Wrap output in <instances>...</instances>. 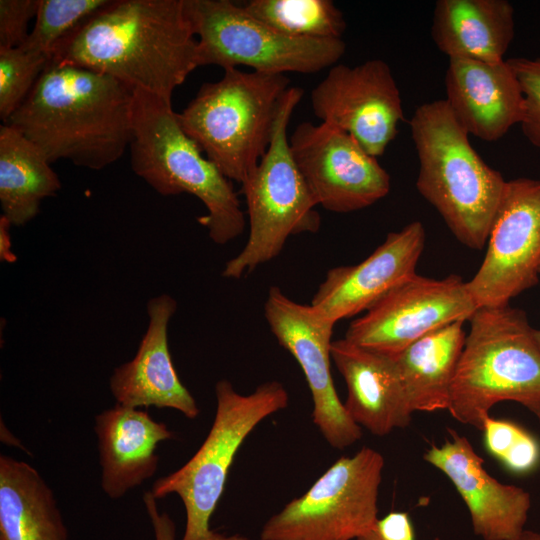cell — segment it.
Here are the masks:
<instances>
[{"mask_svg":"<svg viewBox=\"0 0 540 540\" xmlns=\"http://www.w3.org/2000/svg\"><path fill=\"white\" fill-rule=\"evenodd\" d=\"M184 0H111L52 51L51 61L109 75L172 103L199 67Z\"/></svg>","mask_w":540,"mask_h":540,"instance_id":"6da1fadb","label":"cell"},{"mask_svg":"<svg viewBox=\"0 0 540 540\" xmlns=\"http://www.w3.org/2000/svg\"><path fill=\"white\" fill-rule=\"evenodd\" d=\"M134 89L103 73L50 60L5 124L60 159L93 170L122 157L132 138Z\"/></svg>","mask_w":540,"mask_h":540,"instance_id":"7a4b0ae2","label":"cell"},{"mask_svg":"<svg viewBox=\"0 0 540 540\" xmlns=\"http://www.w3.org/2000/svg\"><path fill=\"white\" fill-rule=\"evenodd\" d=\"M410 128L419 159L417 190L460 243L482 249L507 180L474 150L445 99L420 105Z\"/></svg>","mask_w":540,"mask_h":540,"instance_id":"3957f363","label":"cell"},{"mask_svg":"<svg viewBox=\"0 0 540 540\" xmlns=\"http://www.w3.org/2000/svg\"><path fill=\"white\" fill-rule=\"evenodd\" d=\"M130 163L134 173L162 196L189 193L206 207L198 219L210 239L224 245L245 228L232 181L182 130L172 103L134 89Z\"/></svg>","mask_w":540,"mask_h":540,"instance_id":"277c9868","label":"cell"},{"mask_svg":"<svg viewBox=\"0 0 540 540\" xmlns=\"http://www.w3.org/2000/svg\"><path fill=\"white\" fill-rule=\"evenodd\" d=\"M452 383L450 415L482 431L491 408L513 401L540 423V349L526 313L509 304L479 307L468 320Z\"/></svg>","mask_w":540,"mask_h":540,"instance_id":"5b68a950","label":"cell"},{"mask_svg":"<svg viewBox=\"0 0 540 540\" xmlns=\"http://www.w3.org/2000/svg\"><path fill=\"white\" fill-rule=\"evenodd\" d=\"M289 82L285 74L225 69L220 80L202 84L178 122L227 178L242 184L269 146Z\"/></svg>","mask_w":540,"mask_h":540,"instance_id":"8992f818","label":"cell"},{"mask_svg":"<svg viewBox=\"0 0 540 540\" xmlns=\"http://www.w3.org/2000/svg\"><path fill=\"white\" fill-rule=\"evenodd\" d=\"M215 395V418L198 451L180 469L157 479L151 489L156 499L176 494L182 500L186 524L181 540H248L215 532L210 519L244 440L261 421L289 403L288 392L278 381L262 383L243 395L222 379L215 385Z\"/></svg>","mask_w":540,"mask_h":540,"instance_id":"52a82bcc","label":"cell"},{"mask_svg":"<svg viewBox=\"0 0 540 540\" xmlns=\"http://www.w3.org/2000/svg\"><path fill=\"white\" fill-rule=\"evenodd\" d=\"M303 90L289 87L282 97L269 146L241 184L249 218V235L243 249L228 260L222 276L239 279L271 261L289 236L315 232L320 217L314 199L290 150L287 128L301 101Z\"/></svg>","mask_w":540,"mask_h":540,"instance_id":"ba28073f","label":"cell"},{"mask_svg":"<svg viewBox=\"0 0 540 540\" xmlns=\"http://www.w3.org/2000/svg\"><path fill=\"white\" fill-rule=\"evenodd\" d=\"M198 42V65L224 70L248 66L256 72L315 73L343 56V39L294 38L283 35L229 0H184Z\"/></svg>","mask_w":540,"mask_h":540,"instance_id":"9c48e42d","label":"cell"},{"mask_svg":"<svg viewBox=\"0 0 540 540\" xmlns=\"http://www.w3.org/2000/svg\"><path fill=\"white\" fill-rule=\"evenodd\" d=\"M384 457L364 446L335 461L263 525L260 540H356L378 520Z\"/></svg>","mask_w":540,"mask_h":540,"instance_id":"30bf717a","label":"cell"},{"mask_svg":"<svg viewBox=\"0 0 540 540\" xmlns=\"http://www.w3.org/2000/svg\"><path fill=\"white\" fill-rule=\"evenodd\" d=\"M540 180L506 185L490 228L487 251L467 288L477 307H498L536 286L540 275Z\"/></svg>","mask_w":540,"mask_h":540,"instance_id":"8fae6325","label":"cell"},{"mask_svg":"<svg viewBox=\"0 0 540 540\" xmlns=\"http://www.w3.org/2000/svg\"><path fill=\"white\" fill-rule=\"evenodd\" d=\"M477 308L460 276L435 279L415 274L353 320L344 338L394 357L441 327L469 320Z\"/></svg>","mask_w":540,"mask_h":540,"instance_id":"7c38bea8","label":"cell"},{"mask_svg":"<svg viewBox=\"0 0 540 540\" xmlns=\"http://www.w3.org/2000/svg\"><path fill=\"white\" fill-rule=\"evenodd\" d=\"M292 156L317 204L335 213L369 207L391 186L388 172L348 133L321 122L298 124Z\"/></svg>","mask_w":540,"mask_h":540,"instance_id":"4fadbf2b","label":"cell"},{"mask_svg":"<svg viewBox=\"0 0 540 540\" xmlns=\"http://www.w3.org/2000/svg\"><path fill=\"white\" fill-rule=\"evenodd\" d=\"M264 316L278 343L299 363L313 399V423L328 444L343 450L362 437L336 392L331 375L335 323L311 305L300 304L277 286L270 287Z\"/></svg>","mask_w":540,"mask_h":540,"instance_id":"5bb4252c","label":"cell"},{"mask_svg":"<svg viewBox=\"0 0 540 540\" xmlns=\"http://www.w3.org/2000/svg\"><path fill=\"white\" fill-rule=\"evenodd\" d=\"M315 116L352 136L371 156H381L403 120L400 91L389 65L371 59L338 64L311 92Z\"/></svg>","mask_w":540,"mask_h":540,"instance_id":"9a60e30c","label":"cell"},{"mask_svg":"<svg viewBox=\"0 0 540 540\" xmlns=\"http://www.w3.org/2000/svg\"><path fill=\"white\" fill-rule=\"evenodd\" d=\"M450 438L431 444L423 460L441 471L465 503L473 532L483 540H517L526 530L530 494L503 484L484 468L467 437L447 428Z\"/></svg>","mask_w":540,"mask_h":540,"instance_id":"2e32d148","label":"cell"},{"mask_svg":"<svg viewBox=\"0 0 540 540\" xmlns=\"http://www.w3.org/2000/svg\"><path fill=\"white\" fill-rule=\"evenodd\" d=\"M425 229L413 221L391 232L362 262L330 269L311 306L333 323L367 311L414 276L425 246Z\"/></svg>","mask_w":540,"mask_h":540,"instance_id":"e0dca14e","label":"cell"},{"mask_svg":"<svg viewBox=\"0 0 540 540\" xmlns=\"http://www.w3.org/2000/svg\"><path fill=\"white\" fill-rule=\"evenodd\" d=\"M176 300L161 294L147 302V330L134 358L113 371L109 380L117 404L124 407L170 408L195 419L200 409L174 368L168 347V324Z\"/></svg>","mask_w":540,"mask_h":540,"instance_id":"ac0fdd59","label":"cell"},{"mask_svg":"<svg viewBox=\"0 0 540 540\" xmlns=\"http://www.w3.org/2000/svg\"><path fill=\"white\" fill-rule=\"evenodd\" d=\"M445 88V101L457 121L483 141L499 140L523 120V93L507 60L449 59Z\"/></svg>","mask_w":540,"mask_h":540,"instance_id":"d6986e66","label":"cell"},{"mask_svg":"<svg viewBox=\"0 0 540 540\" xmlns=\"http://www.w3.org/2000/svg\"><path fill=\"white\" fill-rule=\"evenodd\" d=\"M331 359L345 380L344 407L356 424L377 436L410 424L413 412L394 357L343 338L332 341Z\"/></svg>","mask_w":540,"mask_h":540,"instance_id":"ffe728a7","label":"cell"},{"mask_svg":"<svg viewBox=\"0 0 540 540\" xmlns=\"http://www.w3.org/2000/svg\"><path fill=\"white\" fill-rule=\"evenodd\" d=\"M101 486L111 499L151 478L158 467V444L175 438L164 422L145 410L116 403L95 417Z\"/></svg>","mask_w":540,"mask_h":540,"instance_id":"44dd1931","label":"cell"},{"mask_svg":"<svg viewBox=\"0 0 540 540\" xmlns=\"http://www.w3.org/2000/svg\"><path fill=\"white\" fill-rule=\"evenodd\" d=\"M514 34V8L507 0H439L435 4L432 39L449 59L502 62Z\"/></svg>","mask_w":540,"mask_h":540,"instance_id":"7402d4cb","label":"cell"},{"mask_svg":"<svg viewBox=\"0 0 540 540\" xmlns=\"http://www.w3.org/2000/svg\"><path fill=\"white\" fill-rule=\"evenodd\" d=\"M0 540H69L53 491L24 461L0 456Z\"/></svg>","mask_w":540,"mask_h":540,"instance_id":"603a6c76","label":"cell"},{"mask_svg":"<svg viewBox=\"0 0 540 540\" xmlns=\"http://www.w3.org/2000/svg\"><path fill=\"white\" fill-rule=\"evenodd\" d=\"M464 322L441 327L394 356L412 412L448 410L467 333Z\"/></svg>","mask_w":540,"mask_h":540,"instance_id":"cb8c5ba5","label":"cell"},{"mask_svg":"<svg viewBox=\"0 0 540 540\" xmlns=\"http://www.w3.org/2000/svg\"><path fill=\"white\" fill-rule=\"evenodd\" d=\"M61 181L40 148L17 128L0 126V203L12 225L32 220L44 198L55 196Z\"/></svg>","mask_w":540,"mask_h":540,"instance_id":"d4e9b609","label":"cell"},{"mask_svg":"<svg viewBox=\"0 0 540 540\" xmlns=\"http://www.w3.org/2000/svg\"><path fill=\"white\" fill-rule=\"evenodd\" d=\"M247 13L275 31L294 38L341 39L343 13L330 0H251Z\"/></svg>","mask_w":540,"mask_h":540,"instance_id":"484cf974","label":"cell"},{"mask_svg":"<svg viewBox=\"0 0 540 540\" xmlns=\"http://www.w3.org/2000/svg\"><path fill=\"white\" fill-rule=\"evenodd\" d=\"M111 0H38L35 23L20 47L50 57L55 47Z\"/></svg>","mask_w":540,"mask_h":540,"instance_id":"4316f807","label":"cell"},{"mask_svg":"<svg viewBox=\"0 0 540 540\" xmlns=\"http://www.w3.org/2000/svg\"><path fill=\"white\" fill-rule=\"evenodd\" d=\"M482 432L486 451L510 472L526 474L539 465L540 444L520 425L488 416Z\"/></svg>","mask_w":540,"mask_h":540,"instance_id":"83f0119b","label":"cell"},{"mask_svg":"<svg viewBox=\"0 0 540 540\" xmlns=\"http://www.w3.org/2000/svg\"><path fill=\"white\" fill-rule=\"evenodd\" d=\"M50 60L21 47L0 49V118L4 123L27 98Z\"/></svg>","mask_w":540,"mask_h":540,"instance_id":"f1b7e54d","label":"cell"},{"mask_svg":"<svg viewBox=\"0 0 540 540\" xmlns=\"http://www.w3.org/2000/svg\"><path fill=\"white\" fill-rule=\"evenodd\" d=\"M524 97V116L520 124L526 139L540 149V57L507 59Z\"/></svg>","mask_w":540,"mask_h":540,"instance_id":"f546056e","label":"cell"},{"mask_svg":"<svg viewBox=\"0 0 540 540\" xmlns=\"http://www.w3.org/2000/svg\"><path fill=\"white\" fill-rule=\"evenodd\" d=\"M38 0L0 1V49L20 47L26 41L29 21L36 16Z\"/></svg>","mask_w":540,"mask_h":540,"instance_id":"4dcf8cb0","label":"cell"},{"mask_svg":"<svg viewBox=\"0 0 540 540\" xmlns=\"http://www.w3.org/2000/svg\"><path fill=\"white\" fill-rule=\"evenodd\" d=\"M356 540H416L413 521L406 511H392L378 518L373 527ZM433 540H443L435 537Z\"/></svg>","mask_w":540,"mask_h":540,"instance_id":"1f68e13d","label":"cell"},{"mask_svg":"<svg viewBox=\"0 0 540 540\" xmlns=\"http://www.w3.org/2000/svg\"><path fill=\"white\" fill-rule=\"evenodd\" d=\"M157 499L151 491L143 495V502L150 518L155 540H176V525L166 512H160L157 507Z\"/></svg>","mask_w":540,"mask_h":540,"instance_id":"d6a6232c","label":"cell"},{"mask_svg":"<svg viewBox=\"0 0 540 540\" xmlns=\"http://www.w3.org/2000/svg\"><path fill=\"white\" fill-rule=\"evenodd\" d=\"M12 224L1 215L0 218V259L5 262H14L15 255L11 252L9 228Z\"/></svg>","mask_w":540,"mask_h":540,"instance_id":"836d02e7","label":"cell"},{"mask_svg":"<svg viewBox=\"0 0 540 540\" xmlns=\"http://www.w3.org/2000/svg\"><path fill=\"white\" fill-rule=\"evenodd\" d=\"M517 540H540V532L525 530Z\"/></svg>","mask_w":540,"mask_h":540,"instance_id":"e575fe53","label":"cell"},{"mask_svg":"<svg viewBox=\"0 0 540 540\" xmlns=\"http://www.w3.org/2000/svg\"><path fill=\"white\" fill-rule=\"evenodd\" d=\"M534 337L536 340V343L540 349V329H534Z\"/></svg>","mask_w":540,"mask_h":540,"instance_id":"d590c367","label":"cell"},{"mask_svg":"<svg viewBox=\"0 0 540 540\" xmlns=\"http://www.w3.org/2000/svg\"><path fill=\"white\" fill-rule=\"evenodd\" d=\"M539 272H540V270H539Z\"/></svg>","mask_w":540,"mask_h":540,"instance_id":"8d00e7d4","label":"cell"}]
</instances>
